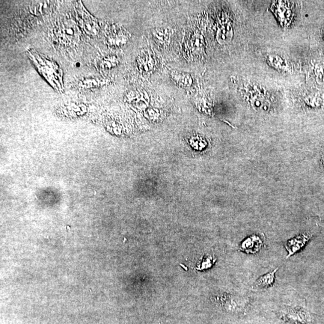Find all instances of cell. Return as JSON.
I'll return each mask as SVG.
<instances>
[{"mask_svg":"<svg viewBox=\"0 0 324 324\" xmlns=\"http://www.w3.org/2000/svg\"><path fill=\"white\" fill-rule=\"evenodd\" d=\"M311 237V234H302L288 241L286 245H285L288 252H289V255H288V257H290V256L295 254L296 252L301 250L305 246L306 244L308 243Z\"/></svg>","mask_w":324,"mask_h":324,"instance_id":"1","label":"cell"},{"mask_svg":"<svg viewBox=\"0 0 324 324\" xmlns=\"http://www.w3.org/2000/svg\"><path fill=\"white\" fill-rule=\"evenodd\" d=\"M263 242L260 237L254 236L248 238L242 243L240 249L247 254H255L260 251L263 246Z\"/></svg>","mask_w":324,"mask_h":324,"instance_id":"2","label":"cell"},{"mask_svg":"<svg viewBox=\"0 0 324 324\" xmlns=\"http://www.w3.org/2000/svg\"><path fill=\"white\" fill-rule=\"evenodd\" d=\"M278 270V268L276 269L274 271L268 273V274L261 276L255 282L254 285H253V288H255V289L256 288L264 289V288L272 287L275 280V273Z\"/></svg>","mask_w":324,"mask_h":324,"instance_id":"3","label":"cell"},{"mask_svg":"<svg viewBox=\"0 0 324 324\" xmlns=\"http://www.w3.org/2000/svg\"><path fill=\"white\" fill-rule=\"evenodd\" d=\"M216 260V259L212 257V256L205 257L200 265H199L197 269L201 270L210 268L213 265L214 263H215Z\"/></svg>","mask_w":324,"mask_h":324,"instance_id":"4","label":"cell"},{"mask_svg":"<svg viewBox=\"0 0 324 324\" xmlns=\"http://www.w3.org/2000/svg\"><path fill=\"white\" fill-rule=\"evenodd\" d=\"M322 162H323V164L324 165V153H323V156H322Z\"/></svg>","mask_w":324,"mask_h":324,"instance_id":"5","label":"cell"}]
</instances>
